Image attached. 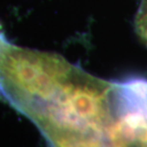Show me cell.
I'll use <instances>...</instances> for the list:
<instances>
[{"label": "cell", "mask_w": 147, "mask_h": 147, "mask_svg": "<svg viewBox=\"0 0 147 147\" xmlns=\"http://www.w3.org/2000/svg\"><path fill=\"white\" fill-rule=\"evenodd\" d=\"M118 81H106L68 63L51 98L29 114L49 136L107 138L116 114Z\"/></svg>", "instance_id": "6da1fadb"}, {"label": "cell", "mask_w": 147, "mask_h": 147, "mask_svg": "<svg viewBox=\"0 0 147 147\" xmlns=\"http://www.w3.org/2000/svg\"><path fill=\"white\" fill-rule=\"evenodd\" d=\"M113 147H147V80L118 81L116 114L107 132Z\"/></svg>", "instance_id": "7a4b0ae2"}, {"label": "cell", "mask_w": 147, "mask_h": 147, "mask_svg": "<svg viewBox=\"0 0 147 147\" xmlns=\"http://www.w3.org/2000/svg\"><path fill=\"white\" fill-rule=\"evenodd\" d=\"M49 139L54 147H113L104 136L56 134L49 136Z\"/></svg>", "instance_id": "3957f363"}, {"label": "cell", "mask_w": 147, "mask_h": 147, "mask_svg": "<svg viewBox=\"0 0 147 147\" xmlns=\"http://www.w3.org/2000/svg\"><path fill=\"white\" fill-rule=\"evenodd\" d=\"M134 28L138 37L147 47V0H140L134 20Z\"/></svg>", "instance_id": "277c9868"}]
</instances>
